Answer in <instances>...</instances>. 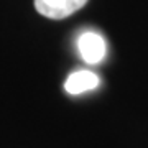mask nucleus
<instances>
[{
	"label": "nucleus",
	"mask_w": 148,
	"mask_h": 148,
	"mask_svg": "<svg viewBox=\"0 0 148 148\" xmlns=\"http://www.w3.org/2000/svg\"><path fill=\"white\" fill-rule=\"evenodd\" d=\"M77 48L86 63L97 64L106 56V41L95 32H86L77 40Z\"/></svg>",
	"instance_id": "2"
},
{
	"label": "nucleus",
	"mask_w": 148,
	"mask_h": 148,
	"mask_svg": "<svg viewBox=\"0 0 148 148\" xmlns=\"http://www.w3.org/2000/svg\"><path fill=\"white\" fill-rule=\"evenodd\" d=\"M99 86V77L92 71H76L64 82V89L68 94H81L86 90H92Z\"/></svg>",
	"instance_id": "3"
},
{
	"label": "nucleus",
	"mask_w": 148,
	"mask_h": 148,
	"mask_svg": "<svg viewBox=\"0 0 148 148\" xmlns=\"http://www.w3.org/2000/svg\"><path fill=\"white\" fill-rule=\"evenodd\" d=\"M89 0H35V8L40 15L51 20H63L76 13Z\"/></svg>",
	"instance_id": "1"
}]
</instances>
